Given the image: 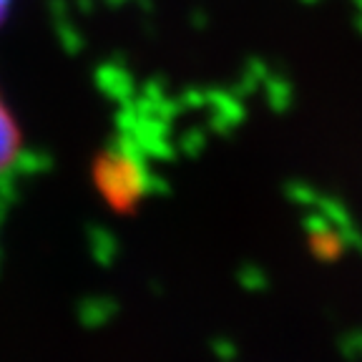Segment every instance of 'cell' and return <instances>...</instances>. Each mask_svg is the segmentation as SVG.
<instances>
[{
	"label": "cell",
	"mask_w": 362,
	"mask_h": 362,
	"mask_svg": "<svg viewBox=\"0 0 362 362\" xmlns=\"http://www.w3.org/2000/svg\"><path fill=\"white\" fill-rule=\"evenodd\" d=\"M18 141H21V134H18L16 119H13L8 103L0 96V171L16 158Z\"/></svg>",
	"instance_id": "cell-1"
},
{
	"label": "cell",
	"mask_w": 362,
	"mask_h": 362,
	"mask_svg": "<svg viewBox=\"0 0 362 362\" xmlns=\"http://www.w3.org/2000/svg\"><path fill=\"white\" fill-rule=\"evenodd\" d=\"M11 6H13V0H0V25H3V21L8 18V13H11Z\"/></svg>",
	"instance_id": "cell-2"
}]
</instances>
